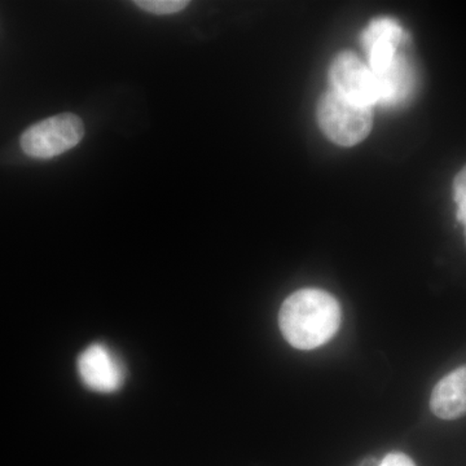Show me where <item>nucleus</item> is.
I'll use <instances>...</instances> for the list:
<instances>
[{
  "mask_svg": "<svg viewBox=\"0 0 466 466\" xmlns=\"http://www.w3.org/2000/svg\"><path fill=\"white\" fill-rule=\"evenodd\" d=\"M361 45L381 90L380 106L392 108L412 99L417 72L406 29L394 18L377 17L361 34Z\"/></svg>",
  "mask_w": 466,
  "mask_h": 466,
  "instance_id": "obj_1",
  "label": "nucleus"
},
{
  "mask_svg": "<svg viewBox=\"0 0 466 466\" xmlns=\"http://www.w3.org/2000/svg\"><path fill=\"white\" fill-rule=\"evenodd\" d=\"M341 321L339 300L328 291L315 288L290 294L279 312L284 339L299 350H314L329 342Z\"/></svg>",
  "mask_w": 466,
  "mask_h": 466,
  "instance_id": "obj_2",
  "label": "nucleus"
},
{
  "mask_svg": "<svg viewBox=\"0 0 466 466\" xmlns=\"http://www.w3.org/2000/svg\"><path fill=\"white\" fill-rule=\"evenodd\" d=\"M317 116L321 131L337 146H357L372 130V109L351 103L332 90L319 100Z\"/></svg>",
  "mask_w": 466,
  "mask_h": 466,
  "instance_id": "obj_3",
  "label": "nucleus"
},
{
  "mask_svg": "<svg viewBox=\"0 0 466 466\" xmlns=\"http://www.w3.org/2000/svg\"><path fill=\"white\" fill-rule=\"evenodd\" d=\"M84 137L82 119L73 113H63L30 126L21 135L20 144L29 157L48 159L75 148Z\"/></svg>",
  "mask_w": 466,
  "mask_h": 466,
  "instance_id": "obj_4",
  "label": "nucleus"
},
{
  "mask_svg": "<svg viewBox=\"0 0 466 466\" xmlns=\"http://www.w3.org/2000/svg\"><path fill=\"white\" fill-rule=\"evenodd\" d=\"M329 82L330 90L358 106L372 109L381 101V90L375 75L352 52H341L334 57Z\"/></svg>",
  "mask_w": 466,
  "mask_h": 466,
  "instance_id": "obj_5",
  "label": "nucleus"
},
{
  "mask_svg": "<svg viewBox=\"0 0 466 466\" xmlns=\"http://www.w3.org/2000/svg\"><path fill=\"white\" fill-rule=\"evenodd\" d=\"M76 370L86 388L110 394L124 386L126 370L121 359L104 343H94L81 352Z\"/></svg>",
  "mask_w": 466,
  "mask_h": 466,
  "instance_id": "obj_6",
  "label": "nucleus"
},
{
  "mask_svg": "<svg viewBox=\"0 0 466 466\" xmlns=\"http://www.w3.org/2000/svg\"><path fill=\"white\" fill-rule=\"evenodd\" d=\"M431 410L441 420H455L466 415V366L452 370L434 386Z\"/></svg>",
  "mask_w": 466,
  "mask_h": 466,
  "instance_id": "obj_7",
  "label": "nucleus"
},
{
  "mask_svg": "<svg viewBox=\"0 0 466 466\" xmlns=\"http://www.w3.org/2000/svg\"><path fill=\"white\" fill-rule=\"evenodd\" d=\"M135 5L153 15H174L182 12L189 5V2L184 0H137Z\"/></svg>",
  "mask_w": 466,
  "mask_h": 466,
  "instance_id": "obj_8",
  "label": "nucleus"
},
{
  "mask_svg": "<svg viewBox=\"0 0 466 466\" xmlns=\"http://www.w3.org/2000/svg\"><path fill=\"white\" fill-rule=\"evenodd\" d=\"M453 200L456 204V217L459 222L464 226L466 241V165L453 180Z\"/></svg>",
  "mask_w": 466,
  "mask_h": 466,
  "instance_id": "obj_9",
  "label": "nucleus"
},
{
  "mask_svg": "<svg viewBox=\"0 0 466 466\" xmlns=\"http://www.w3.org/2000/svg\"><path fill=\"white\" fill-rule=\"evenodd\" d=\"M379 466H416L413 460L400 452H391L383 458Z\"/></svg>",
  "mask_w": 466,
  "mask_h": 466,
  "instance_id": "obj_10",
  "label": "nucleus"
},
{
  "mask_svg": "<svg viewBox=\"0 0 466 466\" xmlns=\"http://www.w3.org/2000/svg\"><path fill=\"white\" fill-rule=\"evenodd\" d=\"M380 462L376 459H367L361 462L360 466H379Z\"/></svg>",
  "mask_w": 466,
  "mask_h": 466,
  "instance_id": "obj_11",
  "label": "nucleus"
}]
</instances>
